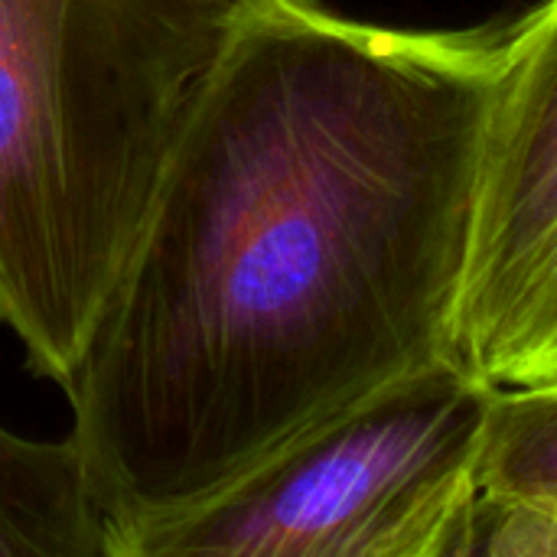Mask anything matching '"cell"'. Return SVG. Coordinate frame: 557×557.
<instances>
[{
    "label": "cell",
    "instance_id": "1",
    "mask_svg": "<svg viewBox=\"0 0 557 557\" xmlns=\"http://www.w3.org/2000/svg\"><path fill=\"white\" fill-rule=\"evenodd\" d=\"M503 46L264 0L183 127L62 382L127 539L460 359Z\"/></svg>",
    "mask_w": 557,
    "mask_h": 557
},
{
    "label": "cell",
    "instance_id": "2",
    "mask_svg": "<svg viewBox=\"0 0 557 557\" xmlns=\"http://www.w3.org/2000/svg\"><path fill=\"white\" fill-rule=\"evenodd\" d=\"M264 0H0V326L62 388L160 173Z\"/></svg>",
    "mask_w": 557,
    "mask_h": 557
},
{
    "label": "cell",
    "instance_id": "3",
    "mask_svg": "<svg viewBox=\"0 0 557 557\" xmlns=\"http://www.w3.org/2000/svg\"><path fill=\"white\" fill-rule=\"evenodd\" d=\"M493 392L463 359L395 379L124 557H460Z\"/></svg>",
    "mask_w": 557,
    "mask_h": 557
},
{
    "label": "cell",
    "instance_id": "4",
    "mask_svg": "<svg viewBox=\"0 0 557 557\" xmlns=\"http://www.w3.org/2000/svg\"><path fill=\"white\" fill-rule=\"evenodd\" d=\"M557 245V0L503 46L460 307L470 366L503 330Z\"/></svg>",
    "mask_w": 557,
    "mask_h": 557
},
{
    "label": "cell",
    "instance_id": "5",
    "mask_svg": "<svg viewBox=\"0 0 557 557\" xmlns=\"http://www.w3.org/2000/svg\"><path fill=\"white\" fill-rule=\"evenodd\" d=\"M0 557H124V532L65 437L0 424Z\"/></svg>",
    "mask_w": 557,
    "mask_h": 557
},
{
    "label": "cell",
    "instance_id": "6",
    "mask_svg": "<svg viewBox=\"0 0 557 557\" xmlns=\"http://www.w3.org/2000/svg\"><path fill=\"white\" fill-rule=\"evenodd\" d=\"M476 490L557 522V382L496 385L476 454Z\"/></svg>",
    "mask_w": 557,
    "mask_h": 557
},
{
    "label": "cell",
    "instance_id": "7",
    "mask_svg": "<svg viewBox=\"0 0 557 557\" xmlns=\"http://www.w3.org/2000/svg\"><path fill=\"white\" fill-rule=\"evenodd\" d=\"M476 375L493 385H555L557 382V245L529 290L493 336V343L470 362Z\"/></svg>",
    "mask_w": 557,
    "mask_h": 557
},
{
    "label": "cell",
    "instance_id": "8",
    "mask_svg": "<svg viewBox=\"0 0 557 557\" xmlns=\"http://www.w3.org/2000/svg\"><path fill=\"white\" fill-rule=\"evenodd\" d=\"M467 555H557V522L476 490L460 548V557Z\"/></svg>",
    "mask_w": 557,
    "mask_h": 557
}]
</instances>
